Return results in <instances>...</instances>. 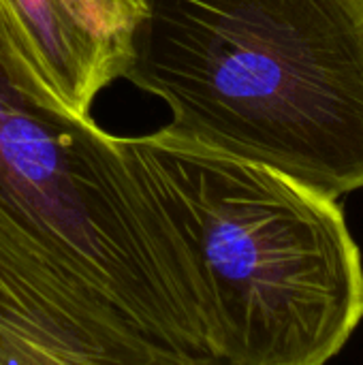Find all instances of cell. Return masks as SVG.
I'll return each instance as SVG.
<instances>
[{"instance_id":"cell-1","label":"cell","mask_w":363,"mask_h":365,"mask_svg":"<svg viewBox=\"0 0 363 365\" xmlns=\"http://www.w3.org/2000/svg\"><path fill=\"white\" fill-rule=\"evenodd\" d=\"M216 365L193 255L124 137L51 103L0 13V365Z\"/></svg>"},{"instance_id":"cell-2","label":"cell","mask_w":363,"mask_h":365,"mask_svg":"<svg viewBox=\"0 0 363 365\" xmlns=\"http://www.w3.org/2000/svg\"><path fill=\"white\" fill-rule=\"evenodd\" d=\"M124 73L167 128L340 199L363 188V0H141Z\"/></svg>"},{"instance_id":"cell-3","label":"cell","mask_w":363,"mask_h":365,"mask_svg":"<svg viewBox=\"0 0 363 365\" xmlns=\"http://www.w3.org/2000/svg\"><path fill=\"white\" fill-rule=\"evenodd\" d=\"M124 143L193 255L216 364L340 355L363 321V263L338 199L167 126Z\"/></svg>"},{"instance_id":"cell-4","label":"cell","mask_w":363,"mask_h":365,"mask_svg":"<svg viewBox=\"0 0 363 365\" xmlns=\"http://www.w3.org/2000/svg\"><path fill=\"white\" fill-rule=\"evenodd\" d=\"M141 9V0H0L11 43L43 94L81 120L124 77Z\"/></svg>"}]
</instances>
